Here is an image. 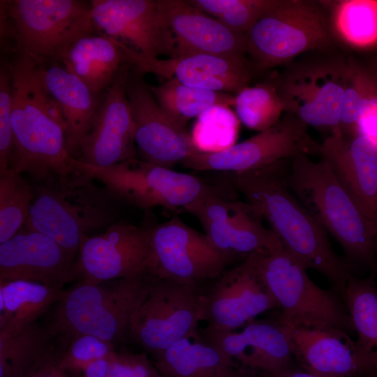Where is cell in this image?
I'll list each match as a JSON object with an SVG mask.
<instances>
[{
    "label": "cell",
    "instance_id": "cell-1",
    "mask_svg": "<svg viewBox=\"0 0 377 377\" xmlns=\"http://www.w3.org/2000/svg\"><path fill=\"white\" fill-rule=\"evenodd\" d=\"M290 159L282 160L233 174L234 185L245 202L269 223L283 248L306 269L326 277L345 300L352 267L346 257L334 252L327 232L290 188Z\"/></svg>",
    "mask_w": 377,
    "mask_h": 377
},
{
    "label": "cell",
    "instance_id": "cell-2",
    "mask_svg": "<svg viewBox=\"0 0 377 377\" xmlns=\"http://www.w3.org/2000/svg\"><path fill=\"white\" fill-rule=\"evenodd\" d=\"M14 52L6 63L12 82L10 158L28 169H47L68 154L66 121L44 86L43 64L26 54Z\"/></svg>",
    "mask_w": 377,
    "mask_h": 377
},
{
    "label": "cell",
    "instance_id": "cell-3",
    "mask_svg": "<svg viewBox=\"0 0 377 377\" xmlns=\"http://www.w3.org/2000/svg\"><path fill=\"white\" fill-rule=\"evenodd\" d=\"M79 170L31 182L34 200L22 230L43 233L71 253L88 233L116 222L120 203L105 186Z\"/></svg>",
    "mask_w": 377,
    "mask_h": 377
},
{
    "label": "cell",
    "instance_id": "cell-4",
    "mask_svg": "<svg viewBox=\"0 0 377 377\" xmlns=\"http://www.w3.org/2000/svg\"><path fill=\"white\" fill-rule=\"evenodd\" d=\"M288 184L304 207L343 248L352 269L377 265L376 226L343 188L326 161L300 155L290 159Z\"/></svg>",
    "mask_w": 377,
    "mask_h": 377
},
{
    "label": "cell",
    "instance_id": "cell-5",
    "mask_svg": "<svg viewBox=\"0 0 377 377\" xmlns=\"http://www.w3.org/2000/svg\"><path fill=\"white\" fill-rule=\"evenodd\" d=\"M260 277L275 297L277 320L290 329L354 328L345 300L334 288L313 283L306 269L280 243L269 251L251 253Z\"/></svg>",
    "mask_w": 377,
    "mask_h": 377
},
{
    "label": "cell",
    "instance_id": "cell-6",
    "mask_svg": "<svg viewBox=\"0 0 377 377\" xmlns=\"http://www.w3.org/2000/svg\"><path fill=\"white\" fill-rule=\"evenodd\" d=\"M154 278L148 273L98 284L81 282L64 291L54 323L66 338L89 334L114 343L128 334L132 317L147 297Z\"/></svg>",
    "mask_w": 377,
    "mask_h": 377
},
{
    "label": "cell",
    "instance_id": "cell-7",
    "mask_svg": "<svg viewBox=\"0 0 377 377\" xmlns=\"http://www.w3.org/2000/svg\"><path fill=\"white\" fill-rule=\"evenodd\" d=\"M1 5V34L14 40V52L40 64L55 61L74 41L96 31L91 2L13 0Z\"/></svg>",
    "mask_w": 377,
    "mask_h": 377
},
{
    "label": "cell",
    "instance_id": "cell-8",
    "mask_svg": "<svg viewBox=\"0 0 377 377\" xmlns=\"http://www.w3.org/2000/svg\"><path fill=\"white\" fill-rule=\"evenodd\" d=\"M324 1L274 0L246 33V54L255 69L268 70L332 40Z\"/></svg>",
    "mask_w": 377,
    "mask_h": 377
},
{
    "label": "cell",
    "instance_id": "cell-9",
    "mask_svg": "<svg viewBox=\"0 0 377 377\" xmlns=\"http://www.w3.org/2000/svg\"><path fill=\"white\" fill-rule=\"evenodd\" d=\"M72 164L101 182L119 202L146 211L156 207L184 209L213 189L193 175L137 158L104 167L89 165L73 158Z\"/></svg>",
    "mask_w": 377,
    "mask_h": 377
},
{
    "label": "cell",
    "instance_id": "cell-10",
    "mask_svg": "<svg viewBox=\"0 0 377 377\" xmlns=\"http://www.w3.org/2000/svg\"><path fill=\"white\" fill-rule=\"evenodd\" d=\"M149 230L147 273L155 279L199 284L219 277L242 256L218 249L205 234L191 228L177 216Z\"/></svg>",
    "mask_w": 377,
    "mask_h": 377
},
{
    "label": "cell",
    "instance_id": "cell-11",
    "mask_svg": "<svg viewBox=\"0 0 377 377\" xmlns=\"http://www.w3.org/2000/svg\"><path fill=\"white\" fill-rule=\"evenodd\" d=\"M203 294L198 284L154 278L147 297L132 317L128 337L158 357L198 332Z\"/></svg>",
    "mask_w": 377,
    "mask_h": 377
},
{
    "label": "cell",
    "instance_id": "cell-12",
    "mask_svg": "<svg viewBox=\"0 0 377 377\" xmlns=\"http://www.w3.org/2000/svg\"><path fill=\"white\" fill-rule=\"evenodd\" d=\"M348 61L318 59L290 66L275 83L284 112L307 126L339 128Z\"/></svg>",
    "mask_w": 377,
    "mask_h": 377
},
{
    "label": "cell",
    "instance_id": "cell-13",
    "mask_svg": "<svg viewBox=\"0 0 377 377\" xmlns=\"http://www.w3.org/2000/svg\"><path fill=\"white\" fill-rule=\"evenodd\" d=\"M300 118L284 112L271 128L218 152H200L183 162L197 171L216 170L233 174L259 169L300 155H316L320 145L309 134Z\"/></svg>",
    "mask_w": 377,
    "mask_h": 377
},
{
    "label": "cell",
    "instance_id": "cell-14",
    "mask_svg": "<svg viewBox=\"0 0 377 377\" xmlns=\"http://www.w3.org/2000/svg\"><path fill=\"white\" fill-rule=\"evenodd\" d=\"M142 75L130 66L125 82L135 142L142 161L171 168L201 151L186 127L162 109Z\"/></svg>",
    "mask_w": 377,
    "mask_h": 377
},
{
    "label": "cell",
    "instance_id": "cell-15",
    "mask_svg": "<svg viewBox=\"0 0 377 377\" xmlns=\"http://www.w3.org/2000/svg\"><path fill=\"white\" fill-rule=\"evenodd\" d=\"M76 261L82 282L105 281L147 273L150 256V230L118 221L99 235L85 236Z\"/></svg>",
    "mask_w": 377,
    "mask_h": 377
},
{
    "label": "cell",
    "instance_id": "cell-16",
    "mask_svg": "<svg viewBox=\"0 0 377 377\" xmlns=\"http://www.w3.org/2000/svg\"><path fill=\"white\" fill-rule=\"evenodd\" d=\"M279 307L260 274L251 253L237 266L222 274L203 294L200 320L213 332L235 331L259 314Z\"/></svg>",
    "mask_w": 377,
    "mask_h": 377
},
{
    "label": "cell",
    "instance_id": "cell-17",
    "mask_svg": "<svg viewBox=\"0 0 377 377\" xmlns=\"http://www.w3.org/2000/svg\"><path fill=\"white\" fill-rule=\"evenodd\" d=\"M128 64L143 75L153 73L200 89L237 94L253 76L254 67L246 57L192 53L159 59L127 47Z\"/></svg>",
    "mask_w": 377,
    "mask_h": 377
},
{
    "label": "cell",
    "instance_id": "cell-18",
    "mask_svg": "<svg viewBox=\"0 0 377 377\" xmlns=\"http://www.w3.org/2000/svg\"><path fill=\"white\" fill-rule=\"evenodd\" d=\"M184 209L199 220L208 239L221 251L247 256L281 243L249 204L222 199L214 188Z\"/></svg>",
    "mask_w": 377,
    "mask_h": 377
},
{
    "label": "cell",
    "instance_id": "cell-19",
    "mask_svg": "<svg viewBox=\"0 0 377 377\" xmlns=\"http://www.w3.org/2000/svg\"><path fill=\"white\" fill-rule=\"evenodd\" d=\"M91 5L98 34L146 57L175 56L174 39L159 14L156 1L93 0Z\"/></svg>",
    "mask_w": 377,
    "mask_h": 377
},
{
    "label": "cell",
    "instance_id": "cell-20",
    "mask_svg": "<svg viewBox=\"0 0 377 377\" xmlns=\"http://www.w3.org/2000/svg\"><path fill=\"white\" fill-rule=\"evenodd\" d=\"M199 333L241 368L267 377L295 365L291 330L276 318L252 320L239 332Z\"/></svg>",
    "mask_w": 377,
    "mask_h": 377
},
{
    "label": "cell",
    "instance_id": "cell-21",
    "mask_svg": "<svg viewBox=\"0 0 377 377\" xmlns=\"http://www.w3.org/2000/svg\"><path fill=\"white\" fill-rule=\"evenodd\" d=\"M75 256L43 233L20 231L0 244V281H30L62 290L78 276Z\"/></svg>",
    "mask_w": 377,
    "mask_h": 377
},
{
    "label": "cell",
    "instance_id": "cell-22",
    "mask_svg": "<svg viewBox=\"0 0 377 377\" xmlns=\"http://www.w3.org/2000/svg\"><path fill=\"white\" fill-rule=\"evenodd\" d=\"M320 155L363 216L376 226L377 143L338 128L320 145Z\"/></svg>",
    "mask_w": 377,
    "mask_h": 377
},
{
    "label": "cell",
    "instance_id": "cell-23",
    "mask_svg": "<svg viewBox=\"0 0 377 377\" xmlns=\"http://www.w3.org/2000/svg\"><path fill=\"white\" fill-rule=\"evenodd\" d=\"M121 70L101 102L91 131L82 140V161L95 167L111 165L136 158L135 126L125 82L129 70Z\"/></svg>",
    "mask_w": 377,
    "mask_h": 377
},
{
    "label": "cell",
    "instance_id": "cell-24",
    "mask_svg": "<svg viewBox=\"0 0 377 377\" xmlns=\"http://www.w3.org/2000/svg\"><path fill=\"white\" fill-rule=\"evenodd\" d=\"M156 3L174 39V57L192 53L246 57V34L232 31L188 1L157 0Z\"/></svg>",
    "mask_w": 377,
    "mask_h": 377
},
{
    "label": "cell",
    "instance_id": "cell-25",
    "mask_svg": "<svg viewBox=\"0 0 377 377\" xmlns=\"http://www.w3.org/2000/svg\"><path fill=\"white\" fill-rule=\"evenodd\" d=\"M291 330L295 361L320 377H369L350 334L336 328Z\"/></svg>",
    "mask_w": 377,
    "mask_h": 377
},
{
    "label": "cell",
    "instance_id": "cell-26",
    "mask_svg": "<svg viewBox=\"0 0 377 377\" xmlns=\"http://www.w3.org/2000/svg\"><path fill=\"white\" fill-rule=\"evenodd\" d=\"M57 63L48 67L43 64V82L62 112L66 149L75 158L82 140L94 126L102 101L81 80Z\"/></svg>",
    "mask_w": 377,
    "mask_h": 377
},
{
    "label": "cell",
    "instance_id": "cell-27",
    "mask_svg": "<svg viewBox=\"0 0 377 377\" xmlns=\"http://www.w3.org/2000/svg\"><path fill=\"white\" fill-rule=\"evenodd\" d=\"M55 61L63 64L98 95L108 89L123 67L128 65L124 44L94 33L74 41Z\"/></svg>",
    "mask_w": 377,
    "mask_h": 377
},
{
    "label": "cell",
    "instance_id": "cell-28",
    "mask_svg": "<svg viewBox=\"0 0 377 377\" xmlns=\"http://www.w3.org/2000/svg\"><path fill=\"white\" fill-rule=\"evenodd\" d=\"M154 365L162 377H243L249 371L204 340L199 332L171 346Z\"/></svg>",
    "mask_w": 377,
    "mask_h": 377
},
{
    "label": "cell",
    "instance_id": "cell-29",
    "mask_svg": "<svg viewBox=\"0 0 377 377\" xmlns=\"http://www.w3.org/2000/svg\"><path fill=\"white\" fill-rule=\"evenodd\" d=\"M62 293L34 281H0V335L15 334L35 323Z\"/></svg>",
    "mask_w": 377,
    "mask_h": 377
},
{
    "label": "cell",
    "instance_id": "cell-30",
    "mask_svg": "<svg viewBox=\"0 0 377 377\" xmlns=\"http://www.w3.org/2000/svg\"><path fill=\"white\" fill-rule=\"evenodd\" d=\"M345 302L357 334L355 348L369 377H377V286L375 274L365 279L352 274Z\"/></svg>",
    "mask_w": 377,
    "mask_h": 377
},
{
    "label": "cell",
    "instance_id": "cell-31",
    "mask_svg": "<svg viewBox=\"0 0 377 377\" xmlns=\"http://www.w3.org/2000/svg\"><path fill=\"white\" fill-rule=\"evenodd\" d=\"M149 87L162 109L184 127L191 119L207 110L219 106L228 108L235 101L230 94L187 86L174 78Z\"/></svg>",
    "mask_w": 377,
    "mask_h": 377
},
{
    "label": "cell",
    "instance_id": "cell-32",
    "mask_svg": "<svg viewBox=\"0 0 377 377\" xmlns=\"http://www.w3.org/2000/svg\"><path fill=\"white\" fill-rule=\"evenodd\" d=\"M324 1L333 36L354 47L377 45V0Z\"/></svg>",
    "mask_w": 377,
    "mask_h": 377
},
{
    "label": "cell",
    "instance_id": "cell-33",
    "mask_svg": "<svg viewBox=\"0 0 377 377\" xmlns=\"http://www.w3.org/2000/svg\"><path fill=\"white\" fill-rule=\"evenodd\" d=\"M57 334L33 323L12 335H0V377H26Z\"/></svg>",
    "mask_w": 377,
    "mask_h": 377
},
{
    "label": "cell",
    "instance_id": "cell-34",
    "mask_svg": "<svg viewBox=\"0 0 377 377\" xmlns=\"http://www.w3.org/2000/svg\"><path fill=\"white\" fill-rule=\"evenodd\" d=\"M34 200L32 185L10 168L0 172V244L24 226Z\"/></svg>",
    "mask_w": 377,
    "mask_h": 377
},
{
    "label": "cell",
    "instance_id": "cell-35",
    "mask_svg": "<svg viewBox=\"0 0 377 377\" xmlns=\"http://www.w3.org/2000/svg\"><path fill=\"white\" fill-rule=\"evenodd\" d=\"M233 106L238 120L259 132L275 125L284 112L276 85L270 83L244 88L235 94Z\"/></svg>",
    "mask_w": 377,
    "mask_h": 377
},
{
    "label": "cell",
    "instance_id": "cell-36",
    "mask_svg": "<svg viewBox=\"0 0 377 377\" xmlns=\"http://www.w3.org/2000/svg\"><path fill=\"white\" fill-rule=\"evenodd\" d=\"M377 98V82L365 70L348 61L339 131L344 135L357 134V124L364 108Z\"/></svg>",
    "mask_w": 377,
    "mask_h": 377
},
{
    "label": "cell",
    "instance_id": "cell-37",
    "mask_svg": "<svg viewBox=\"0 0 377 377\" xmlns=\"http://www.w3.org/2000/svg\"><path fill=\"white\" fill-rule=\"evenodd\" d=\"M197 9L217 19L232 31L246 34L274 0H191Z\"/></svg>",
    "mask_w": 377,
    "mask_h": 377
},
{
    "label": "cell",
    "instance_id": "cell-38",
    "mask_svg": "<svg viewBox=\"0 0 377 377\" xmlns=\"http://www.w3.org/2000/svg\"><path fill=\"white\" fill-rule=\"evenodd\" d=\"M238 121L228 108L214 107L200 116L193 130L192 140L201 152L225 150L235 145Z\"/></svg>",
    "mask_w": 377,
    "mask_h": 377
},
{
    "label": "cell",
    "instance_id": "cell-39",
    "mask_svg": "<svg viewBox=\"0 0 377 377\" xmlns=\"http://www.w3.org/2000/svg\"><path fill=\"white\" fill-rule=\"evenodd\" d=\"M68 345L60 352L59 365L63 370L83 371L91 362L110 355L113 343L89 334H79L67 338Z\"/></svg>",
    "mask_w": 377,
    "mask_h": 377
},
{
    "label": "cell",
    "instance_id": "cell-40",
    "mask_svg": "<svg viewBox=\"0 0 377 377\" xmlns=\"http://www.w3.org/2000/svg\"><path fill=\"white\" fill-rule=\"evenodd\" d=\"M11 104V77L6 63H4L0 70V172L9 168V159L13 149Z\"/></svg>",
    "mask_w": 377,
    "mask_h": 377
},
{
    "label": "cell",
    "instance_id": "cell-41",
    "mask_svg": "<svg viewBox=\"0 0 377 377\" xmlns=\"http://www.w3.org/2000/svg\"><path fill=\"white\" fill-rule=\"evenodd\" d=\"M106 377H162L146 353H117L110 356Z\"/></svg>",
    "mask_w": 377,
    "mask_h": 377
},
{
    "label": "cell",
    "instance_id": "cell-42",
    "mask_svg": "<svg viewBox=\"0 0 377 377\" xmlns=\"http://www.w3.org/2000/svg\"><path fill=\"white\" fill-rule=\"evenodd\" d=\"M61 350L52 345L36 363L26 377H69L67 371L61 369L58 361Z\"/></svg>",
    "mask_w": 377,
    "mask_h": 377
},
{
    "label": "cell",
    "instance_id": "cell-43",
    "mask_svg": "<svg viewBox=\"0 0 377 377\" xmlns=\"http://www.w3.org/2000/svg\"><path fill=\"white\" fill-rule=\"evenodd\" d=\"M357 132L368 136L377 143V98L362 111L357 121Z\"/></svg>",
    "mask_w": 377,
    "mask_h": 377
},
{
    "label": "cell",
    "instance_id": "cell-44",
    "mask_svg": "<svg viewBox=\"0 0 377 377\" xmlns=\"http://www.w3.org/2000/svg\"><path fill=\"white\" fill-rule=\"evenodd\" d=\"M110 355L89 362L84 369L82 377H106L110 365Z\"/></svg>",
    "mask_w": 377,
    "mask_h": 377
},
{
    "label": "cell",
    "instance_id": "cell-45",
    "mask_svg": "<svg viewBox=\"0 0 377 377\" xmlns=\"http://www.w3.org/2000/svg\"><path fill=\"white\" fill-rule=\"evenodd\" d=\"M269 377H320L319 376L313 374L300 367L297 368L293 366L290 368L279 371Z\"/></svg>",
    "mask_w": 377,
    "mask_h": 377
},
{
    "label": "cell",
    "instance_id": "cell-46",
    "mask_svg": "<svg viewBox=\"0 0 377 377\" xmlns=\"http://www.w3.org/2000/svg\"><path fill=\"white\" fill-rule=\"evenodd\" d=\"M251 373H253V371H249L243 377H249V375Z\"/></svg>",
    "mask_w": 377,
    "mask_h": 377
},
{
    "label": "cell",
    "instance_id": "cell-47",
    "mask_svg": "<svg viewBox=\"0 0 377 377\" xmlns=\"http://www.w3.org/2000/svg\"><path fill=\"white\" fill-rule=\"evenodd\" d=\"M376 251H377V214H376Z\"/></svg>",
    "mask_w": 377,
    "mask_h": 377
}]
</instances>
